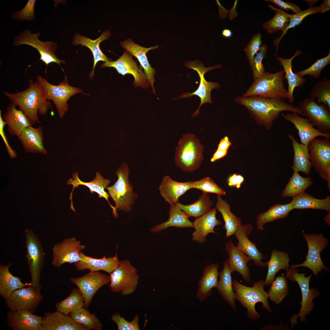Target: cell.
<instances>
[{"label":"cell","mask_w":330,"mask_h":330,"mask_svg":"<svg viewBox=\"0 0 330 330\" xmlns=\"http://www.w3.org/2000/svg\"><path fill=\"white\" fill-rule=\"evenodd\" d=\"M2 111L0 110V135L5 143L7 152L11 158H13L16 156V151L13 149L9 145L5 135L4 131V127L6 123L3 120L2 116Z\"/></svg>","instance_id":"cell-57"},{"label":"cell","mask_w":330,"mask_h":330,"mask_svg":"<svg viewBox=\"0 0 330 330\" xmlns=\"http://www.w3.org/2000/svg\"><path fill=\"white\" fill-rule=\"evenodd\" d=\"M185 66L196 71L200 78L199 86L197 89L192 93L188 92L181 94L177 98H186L195 95L198 96L200 100V103L196 110L192 115V117L198 116L200 112L199 109L202 105L208 103L212 104L211 94L214 89H218L220 87V84L217 82H209L205 79L204 74L212 70L222 68L220 64H216L213 67H205L203 63L197 59L194 61H187L185 64Z\"/></svg>","instance_id":"cell-13"},{"label":"cell","mask_w":330,"mask_h":330,"mask_svg":"<svg viewBox=\"0 0 330 330\" xmlns=\"http://www.w3.org/2000/svg\"><path fill=\"white\" fill-rule=\"evenodd\" d=\"M270 285L268 293L269 298L276 305H278L288 294V278L286 275L278 276Z\"/></svg>","instance_id":"cell-48"},{"label":"cell","mask_w":330,"mask_h":330,"mask_svg":"<svg viewBox=\"0 0 330 330\" xmlns=\"http://www.w3.org/2000/svg\"><path fill=\"white\" fill-rule=\"evenodd\" d=\"M192 188L199 189L203 193H214L220 196L225 195L226 193L222 188L218 186L209 177L193 182Z\"/></svg>","instance_id":"cell-52"},{"label":"cell","mask_w":330,"mask_h":330,"mask_svg":"<svg viewBox=\"0 0 330 330\" xmlns=\"http://www.w3.org/2000/svg\"><path fill=\"white\" fill-rule=\"evenodd\" d=\"M100 67L113 68L122 75H132L134 78L133 84L135 87L140 86L146 89L150 86L145 73L138 67L136 61L133 59L132 55L126 50L117 60L105 62Z\"/></svg>","instance_id":"cell-15"},{"label":"cell","mask_w":330,"mask_h":330,"mask_svg":"<svg viewBox=\"0 0 330 330\" xmlns=\"http://www.w3.org/2000/svg\"><path fill=\"white\" fill-rule=\"evenodd\" d=\"M12 264L10 262L6 265H0V294L6 299L16 290L32 285L31 282L23 283L20 278L10 273L9 269Z\"/></svg>","instance_id":"cell-36"},{"label":"cell","mask_w":330,"mask_h":330,"mask_svg":"<svg viewBox=\"0 0 330 330\" xmlns=\"http://www.w3.org/2000/svg\"><path fill=\"white\" fill-rule=\"evenodd\" d=\"M219 263H216L206 266L203 275L198 282L199 288L196 293V297L203 302L211 294V290L218 286V277L219 275L218 269Z\"/></svg>","instance_id":"cell-33"},{"label":"cell","mask_w":330,"mask_h":330,"mask_svg":"<svg viewBox=\"0 0 330 330\" xmlns=\"http://www.w3.org/2000/svg\"><path fill=\"white\" fill-rule=\"evenodd\" d=\"M130 174L128 165L123 163L117 169L115 174L118 176L117 181L112 186L107 187L109 196L115 202V207L117 211L129 212L132 209V206L138 198V195L133 192L134 187L130 181Z\"/></svg>","instance_id":"cell-6"},{"label":"cell","mask_w":330,"mask_h":330,"mask_svg":"<svg viewBox=\"0 0 330 330\" xmlns=\"http://www.w3.org/2000/svg\"><path fill=\"white\" fill-rule=\"evenodd\" d=\"M70 316L76 322L80 324L89 330H101L103 325L95 314H91L82 307L71 312Z\"/></svg>","instance_id":"cell-47"},{"label":"cell","mask_w":330,"mask_h":330,"mask_svg":"<svg viewBox=\"0 0 330 330\" xmlns=\"http://www.w3.org/2000/svg\"><path fill=\"white\" fill-rule=\"evenodd\" d=\"M40 34V32L32 34L31 31L24 30L15 38L13 46H17L25 44L36 49L40 56L39 61H42L46 65V73L48 65L52 63L58 64L61 68V64H64L65 61L60 60L57 57L55 52L57 45L53 41L43 42L39 40L38 38Z\"/></svg>","instance_id":"cell-11"},{"label":"cell","mask_w":330,"mask_h":330,"mask_svg":"<svg viewBox=\"0 0 330 330\" xmlns=\"http://www.w3.org/2000/svg\"><path fill=\"white\" fill-rule=\"evenodd\" d=\"M55 306L57 311L69 315L72 312L84 307V298L79 289L75 288L68 296L57 303Z\"/></svg>","instance_id":"cell-45"},{"label":"cell","mask_w":330,"mask_h":330,"mask_svg":"<svg viewBox=\"0 0 330 330\" xmlns=\"http://www.w3.org/2000/svg\"><path fill=\"white\" fill-rule=\"evenodd\" d=\"M284 119L290 122L296 129L301 142L308 146L309 143L317 137L322 136L330 139V133H323L314 127L308 118L300 116L296 113H282Z\"/></svg>","instance_id":"cell-21"},{"label":"cell","mask_w":330,"mask_h":330,"mask_svg":"<svg viewBox=\"0 0 330 330\" xmlns=\"http://www.w3.org/2000/svg\"><path fill=\"white\" fill-rule=\"evenodd\" d=\"M308 149L312 167L325 180L330 190V140L315 138L308 144Z\"/></svg>","instance_id":"cell-14"},{"label":"cell","mask_w":330,"mask_h":330,"mask_svg":"<svg viewBox=\"0 0 330 330\" xmlns=\"http://www.w3.org/2000/svg\"><path fill=\"white\" fill-rule=\"evenodd\" d=\"M78 172H75L72 175V178L70 179L67 182L68 185H72L73 188L70 196L71 201V208H73L72 199V193L74 189L79 185H83L88 187L90 190V193H92L94 192L97 193L100 198L103 197L108 202L112 210V214L115 218L118 217L117 211L116 210L115 206H112L108 200L109 195L105 190L110 183V181L108 178H105L98 171L96 174V177L92 181L89 182H84L80 180L78 176Z\"/></svg>","instance_id":"cell-23"},{"label":"cell","mask_w":330,"mask_h":330,"mask_svg":"<svg viewBox=\"0 0 330 330\" xmlns=\"http://www.w3.org/2000/svg\"><path fill=\"white\" fill-rule=\"evenodd\" d=\"M2 118L7 125L9 134L20 136L28 127L32 126L30 122L24 112L18 110L11 103H9Z\"/></svg>","instance_id":"cell-32"},{"label":"cell","mask_w":330,"mask_h":330,"mask_svg":"<svg viewBox=\"0 0 330 330\" xmlns=\"http://www.w3.org/2000/svg\"><path fill=\"white\" fill-rule=\"evenodd\" d=\"M36 0H29L26 5L21 10L14 12L12 15V18L20 21L26 20H33L35 18L34 8Z\"/></svg>","instance_id":"cell-56"},{"label":"cell","mask_w":330,"mask_h":330,"mask_svg":"<svg viewBox=\"0 0 330 330\" xmlns=\"http://www.w3.org/2000/svg\"><path fill=\"white\" fill-rule=\"evenodd\" d=\"M25 237V255L31 273V286L36 291L40 292V277L44 264L45 253L43 244L38 236L30 229L24 230Z\"/></svg>","instance_id":"cell-8"},{"label":"cell","mask_w":330,"mask_h":330,"mask_svg":"<svg viewBox=\"0 0 330 330\" xmlns=\"http://www.w3.org/2000/svg\"><path fill=\"white\" fill-rule=\"evenodd\" d=\"M225 251L228 254L229 267L233 273L237 271L241 275L246 283L251 282V275L248 263L252 259L234 244L232 239L226 242Z\"/></svg>","instance_id":"cell-25"},{"label":"cell","mask_w":330,"mask_h":330,"mask_svg":"<svg viewBox=\"0 0 330 330\" xmlns=\"http://www.w3.org/2000/svg\"><path fill=\"white\" fill-rule=\"evenodd\" d=\"M139 319L138 316L136 315L132 321H128L119 313H116L112 315L111 320L116 324L118 330H140Z\"/></svg>","instance_id":"cell-54"},{"label":"cell","mask_w":330,"mask_h":330,"mask_svg":"<svg viewBox=\"0 0 330 330\" xmlns=\"http://www.w3.org/2000/svg\"><path fill=\"white\" fill-rule=\"evenodd\" d=\"M302 234L308 247L306 259L302 263L293 265L289 268L306 267L310 269L317 277L318 273L322 270L329 271V269L323 263L320 256L321 252L328 245V240L321 233L306 234L303 231Z\"/></svg>","instance_id":"cell-12"},{"label":"cell","mask_w":330,"mask_h":330,"mask_svg":"<svg viewBox=\"0 0 330 330\" xmlns=\"http://www.w3.org/2000/svg\"><path fill=\"white\" fill-rule=\"evenodd\" d=\"M290 260L288 253L276 249L271 252L269 260L266 262L268 269L264 280L265 286L270 285L275 279L276 274L281 270H288L289 268Z\"/></svg>","instance_id":"cell-39"},{"label":"cell","mask_w":330,"mask_h":330,"mask_svg":"<svg viewBox=\"0 0 330 330\" xmlns=\"http://www.w3.org/2000/svg\"><path fill=\"white\" fill-rule=\"evenodd\" d=\"M293 210L291 202L284 204H277L272 206L266 212L257 215L256 224L258 230H262L266 223L286 218Z\"/></svg>","instance_id":"cell-40"},{"label":"cell","mask_w":330,"mask_h":330,"mask_svg":"<svg viewBox=\"0 0 330 330\" xmlns=\"http://www.w3.org/2000/svg\"><path fill=\"white\" fill-rule=\"evenodd\" d=\"M244 180V177L241 175L234 174L228 178V185L229 186H235L239 189L240 187Z\"/></svg>","instance_id":"cell-59"},{"label":"cell","mask_w":330,"mask_h":330,"mask_svg":"<svg viewBox=\"0 0 330 330\" xmlns=\"http://www.w3.org/2000/svg\"><path fill=\"white\" fill-rule=\"evenodd\" d=\"M176 204L189 217L196 218L210 211L214 203L208 194L203 193L196 202L191 204L185 205L178 201Z\"/></svg>","instance_id":"cell-43"},{"label":"cell","mask_w":330,"mask_h":330,"mask_svg":"<svg viewBox=\"0 0 330 330\" xmlns=\"http://www.w3.org/2000/svg\"><path fill=\"white\" fill-rule=\"evenodd\" d=\"M235 101L243 105L254 115L258 121L267 129L277 119L280 113L289 111L304 116L298 107L286 102L283 99H270L258 96L238 97Z\"/></svg>","instance_id":"cell-1"},{"label":"cell","mask_w":330,"mask_h":330,"mask_svg":"<svg viewBox=\"0 0 330 330\" xmlns=\"http://www.w3.org/2000/svg\"><path fill=\"white\" fill-rule=\"evenodd\" d=\"M330 1L324 0L323 3L319 6L320 13H324L330 10Z\"/></svg>","instance_id":"cell-62"},{"label":"cell","mask_w":330,"mask_h":330,"mask_svg":"<svg viewBox=\"0 0 330 330\" xmlns=\"http://www.w3.org/2000/svg\"><path fill=\"white\" fill-rule=\"evenodd\" d=\"M284 74L283 70L274 73L265 72L254 80L252 84L242 96L288 99V90L284 82Z\"/></svg>","instance_id":"cell-5"},{"label":"cell","mask_w":330,"mask_h":330,"mask_svg":"<svg viewBox=\"0 0 330 330\" xmlns=\"http://www.w3.org/2000/svg\"><path fill=\"white\" fill-rule=\"evenodd\" d=\"M228 151H222L217 149L210 159L211 162L221 159L226 155Z\"/></svg>","instance_id":"cell-61"},{"label":"cell","mask_w":330,"mask_h":330,"mask_svg":"<svg viewBox=\"0 0 330 330\" xmlns=\"http://www.w3.org/2000/svg\"><path fill=\"white\" fill-rule=\"evenodd\" d=\"M17 138L20 141L26 152L47 154V151L43 145L44 138L42 127L35 128L32 126H29Z\"/></svg>","instance_id":"cell-31"},{"label":"cell","mask_w":330,"mask_h":330,"mask_svg":"<svg viewBox=\"0 0 330 330\" xmlns=\"http://www.w3.org/2000/svg\"><path fill=\"white\" fill-rule=\"evenodd\" d=\"M37 80L42 86L45 98L48 101H53L61 119L68 111L67 103L70 98L76 94L82 93L79 88L71 86L66 76L57 85L50 83L39 75H37Z\"/></svg>","instance_id":"cell-9"},{"label":"cell","mask_w":330,"mask_h":330,"mask_svg":"<svg viewBox=\"0 0 330 330\" xmlns=\"http://www.w3.org/2000/svg\"><path fill=\"white\" fill-rule=\"evenodd\" d=\"M262 34L261 33L253 35L244 50L245 52L249 63L250 65L256 54L259 51L262 46Z\"/></svg>","instance_id":"cell-55"},{"label":"cell","mask_w":330,"mask_h":330,"mask_svg":"<svg viewBox=\"0 0 330 330\" xmlns=\"http://www.w3.org/2000/svg\"><path fill=\"white\" fill-rule=\"evenodd\" d=\"M269 6L275 11V13L271 19L262 24L263 27L270 34L274 33L277 31L284 32L289 22L288 13L279 8H276L271 5H269Z\"/></svg>","instance_id":"cell-46"},{"label":"cell","mask_w":330,"mask_h":330,"mask_svg":"<svg viewBox=\"0 0 330 330\" xmlns=\"http://www.w3.org/2000/svg\"><path fill=\"white\" fill-rule=\"evenodd\" d=\"M227 259L224 263L223 270L219 273V280L216 288L222 297L232 307L236 309V299L232 284L231 273Z\"/></svg>","instance_id":"cell-38"},{"label":"cell","mask_w":330,"mask_h":330,"mask_svg":"<svg viewBox=\"0 0 330 330\" xmlns=\"http://www.w3.org/2000/svg\"><path fill=\"white\" fill-rule=\"evenodd\" d=\"M85 248L74 237L66 238L55 244L52 249V264L60 268L64 263L72 264L80 260L79 253Z\"/></svg>","instance_id":"cell-17"},{"label":"cell","mask_w":330,"mask_h":330,"mask_svg":"<svg viewBox=\"0 0 330 330\" xmlns=\"http://www.w3.org/2000/svg\"><path fill=\"white\" fill-rule=\"evenodd\" d=\"M330 63V52L329 50L328 54L326 56L317 60L308 68L295 73L302 77L306 75H309L317 79L320 77L322 71Z\"/></svg>","instance_id":"cell-51"},{"label":"cell","mask_w":330,"mask_h":330,"mask_svg":"<svg viewBox=\"0 0 330 330\" xmlns=\"http://www.w3.org/2000/svg\"><path fill=\"white\" fill-rule=\"evenodd\" d=\"M119 44L123 48L137 59L144 69L150 85L151 87L153 92L155 93L156 90L153 85L155 81L154 76L156 71L150 64L146 53L150 50L158 48V45L146 48L138 44H136L130 38H128L121 42Z\"/></svg>","instance_id":"cell-22"},{"label":"cell","mask_w":330,"mask_h":330,"mask_svg":"<svg viewBox=\"0 0 330 330\" xmlns=\"http://www.w3.org/2000/svg\"><path fill=\"white\" fill-rule=\"evenodd\" d=\"M170 206L168 211L169 219L151 228L150 230L152 232L157 233L171 227L179 228H193V222L188 218L190 217L189 216L176 204H173Z\"/></svg>","instance_id":"cell-35"},{"label":"cell","mask_w":330,"mask_h":330,"mask_svg":"<svg viewBox=\"0 0 330 330\" xmlns=\"http://www.w3.org/2000/svg\"><path fill=\"white\" fill-rule=\"evenodd\" d=\"M28 83V88L22 91L13 93L5 91L3 94L15 107H19L32 126L36 123H40L38 115H46L51 105L50 101L45 98L42 86L38 81L34 82L30 79Z\"/></svg>","instance_id":"cell-2"},{"label":"cell","mask_w":330,"mask_h":330,"mask_svg":"<svg viewBox=\"0 0 330 330\" xmlns=\"http://www.w3.org/2000/svg\"><path fill=\"white\" fill-rule=\"evenodd\" d=\"M291 202L293 209H313L330 212V196H329L324 199H320L313 197L304 192L293 197Z\"/></svg>","instance_id":"cell-41"},{"label":"cell","mask_w":330,"mask_h":330,"mask_svg":"<svg viewBox=\"0 0 330 330\" xmlns=\"http://www.w3.org/2000/svg\"><path fill=\"white\" fill-rule=\"evenodd\" d=\"M232 284L236 299L247 309V316L251 320L255 321L260 317L255 308L258 302H261L264 309L272 313L268 302V293L264 290V280L254 282L252 287L242 284L236 280L232 281Z\"/></svg>","instance_id":"cell-3"},{"label":"cell","mask_w":330,"mask_h":330,"mask_svg":"<svg viewBox=\"0 0 330 330\" xmlns=\"http://www.w3.org/2000/svg\"><path fill=\"white\" fill-rule=\"evenodd\" d=\"M291 140L294 152L293 165L291 166L294 172H302L309 175L312 167L310 159L309 153L307 146L299 143L294 136L288 135Z\"/></svg>","instance_id":"cell-37"},{"label":"cell","mask_w":330,"mask_h":330,"mask_svg":"<svg viewBox=\"0 0 330 330\" xmlns=\"http://www.w3.org/2000/svg\"><path fill=\"white\" fill-rule=\"evenodd\" d=\"M268 48L267 45L264 44L262 45L259 51L254 57L250 65L254 80L266 72L262 64V61L266 56Z\"/></svg>","instance_id":"cell-53"},{"label":"cell","mask_w":330,"mask_h":330,"mask_svg":"<svg viewBox=\"0 0 330 330\" xmlns=\"http://www.w3.org/2000/svg\"><path fill=\"white\" fill-rule=\"evenodd\" d=\"M302 53V51L297 50L295 54L291 58L284 59L277 57V58L284 68L285 73L284 79H286L288 84L287 90L288 95L289 102L293 103L294 101L293 92L295 87L301 86L304 85L307 80L303 77L300 76L294 73L292 70V63L293 60L296 57Z\"/></svg>","instance_id":"cell-34"},{"label":"cell","mask_w":330,"mask_h":330,"mask_svg":"<svg viewBox=\"0 0 330 330\" xmlns=\"http://www.w3.org/2000/svg\"><path fill=\"white\" fill-rule=\"evenodd\" d=\"M318 13H320L319 6H312L310 7L307 9L305 11H302L297 13L292 14L288 13L289 18V22L286 29L284 32H282L280 37L276 39L273 41L274 46L276 47V49L275 56H277V52L278 50L280 43L288 29L294 28L296 26L299 25L303 19L308 16Z\"/></svg>","instance_id":"cell-50"},{"label":"cell","mask_w":330,"mask_h":330,"mask_svg":"<svg viewBox=\"0 0 330 330\" xmlns=\"http://www.w3.org/2000/svg\"><path fill=\"white\" fill-rule=\"evenodd\" d=\"M231 145V143L229 141L228 138L227 136H225L221 140L217 149L222 151H228Z\"/></svg>","instance_id":"cell-60"},{"label":"cell","mask_w":330,"mask_h":330,"mask_svg":"<svg viewBox=\"0 0 330 330\" xmlns=\"http://www.w3.org/2000/svg\"><path fill=\"white\" fill-rule=\"evenodd\" d=\"M70 280L75 284L82 293L84 298V306L88 307L97 291L110 282V277L98 271H90L82 277H72Z\"/></svg>","instance_id":"cell-19"},{"label":"cell","mask_w":330,"mask_h":330,"mask_svg":"<svg viewBox=\"0 0 330 330\" xmlns=\"http://www.w3.org/2000/svg\"><path fill=\"white\" fill-rule=\"evenodd\" d=\"M204 148L199 139L193 134H184L176 147L174 161L176 165L185 172L198 169L203 160Z\"/></svg>","instance_id":"cell-4"},{"label":"cell","mask_w":330,"mask_h":330,"mask_svg":"<svg viewBox=\"0 0 330 330\" xmlns=\"http://www.w3.org/2000/svg\"><path fill=\"white\" fill-rule=\"evenodd\" d=\"M80 261L75 263V266L78 271L89 269L91 271L103 270L110 273L115 270L120 262L116 253L114 257L96 258L86 256L82 252L79 253Z\"/></svg>","instance_id":"cell-27"},{"label":"cell","mask_w":330,"mask_h":330,"mask_svg":"<svg viewBox=\"0 0 330 330\" xmlns=\"http://www.w3.org/2000/svg\"><path fill=\"white\" fill-rule=\"evenodd\" d=\"M193 183V181L178 182L167 175L163 177L158 189L165 201L171 205L176 204L180 196L192 188Z\"/></svg>","instance_id":"cell-29"},{"label":"cell","mask_w":330,"mask_h":330,"mask_svg":"<svg viewBox=\"0 0 330 330\" xmlns=\"http://www.w3.org/2000/svg\"><path fill=\"white\" fill-rule=\"evenodd\" d=\"M111 35L109 29L105 31L97 38L92 40L79 34H76L73 36L72 42L73 45H80L85 46L90 50L94 57V65L93 69L90 74V77L92 78L94 75V69L97 64L99 61L106 62L110 61L103 53L100 47V44L102 41L108 39Z\"/></svg>","instance_id":"cell-30"},{"label":"cell","mask_w":330,"mask_h":330,"mask_svg":"<svg viewBox=\"0 0 330 330\" xmlns=\"http://www.w3.org/2000/svg\"><path fill=\"white\" fill-rule=\"evenodd\" d=\"M43 299L40 292L30 286L15 291L5 302L10 310H26L33 313Z\"/></svg>","instance_id":"cell-18"},{"label":"cell","mask_w":330,"mask_h":330,"mask_svg":"<svg viewBox=\"0 0 330 330\" xmlns=\"http://www.w3.org/2000/svg\"><path fill=\"white\" fill-rule=\"evenodd\" d=\"M297 268H289L287 270L286 276L289 280L295 283L297 282L300 288L302 295L301 302V307L298 314H294L290 318L289 321L292 327L296 325L299 318L301 322H307L306 317L312 312L314 306L313 300L320 295V292L317 289L312 288L310 289V282L312 275L306 277L304 273H299Z\"/></svg>","instance_id":"cell-7"},{"label":"cell","mask_w":330,"mask_h":330,"mask_svg":"<svg viewBox=\"0 0 330 330\" xmlns=\"http://www.w3.org/2000/svg\"><path fill=\"white\" fill-rule=\"evenodd\" d=\"M313 184L310 177L304 178L298 172H294L282 192L281 196L283 198L295 196L304 192Z\"/></svg>","instance_id":"cell-44"},{"label":"cell","mask_w":330,"mask_h":330,"mask_svg":"<svg viewBox=\"0 0 330 330\" xmlns=\"http://www.w3.org/2000/svg\"><path fill=\"white\" fill-rule=\"evenodd\" d=\"M310 99L317 104L322 103L327 105L330 109V79L324 77L321 81L316 82L310 94Z\"/></svg>","instance_id":"cell-49"},{"label":"cell","mask_w":330,"mask_h":330,"mask_svg":"<svg viewBox=\"0 0 330 330\" xmlns=\"http://www.w3.org/2000/svg\"><path fill=\"white\" fill-rule=\"evenodd\" d=\"M9 327L15 330H40L42 317L26 310H9L7 317Z\"/></svg>","instance_id":"cell-26"},{"label":"cell","mask_w":330,"mask_h":330,"mask_svg":"<svg viewBox=\"0 0 330 330\" xmlns=\"http://www.w3.org/2000/svg\"><path fill=\"white\" fill-rule=\"evenodd\" d=\"M253 229L251 224L240 225L234 234L238 240L236 246L253 260L254 265L260 267H265L267 266V263L262 261L264 258L262 253L258 249L255 243L251 241L248 237Z\"/></svg>","instance_id":"cell-20"},{"label":"cell","mask_w":330,"mask_h":330,"mask_svg":"<svg viewBox=\"0 0 330 330\" xmlns=\"http://www.w3.org/2000/svg\"><path fill=\"white\" fill-rule=\"evenodd\" d=\"M40 330H89L76 322L70 315L57 311L47 312L42 317Z\"/></svg>","instance_id":"cell-24"},{"label":"cell","mask_w":330,"mask_h":330,"mask_svg":"<svg viewBox=\"0 0 330 330\" xmlns=\"http://www.w3.org/2000/svg\"><path fill=\"white\" fill-rule=\"evenodd\" d=\"M264 1L271 2L278 6L279 8L288 11L292 10L295 13H297L302 11L300 8L296 5L290 2H286L281 0H265Z\"/></svg>","instance_id":"cell-58"},{"label":"cell","mask_w":330,"mask_h":330,"mask_svg":"<svg viewBox=\"0 0 330 330\" xmlns=\"http://www.w3.org/2000/svg\"><path fill=\"white\" fill-rule=\"evenodd\" d=\"M217 210L216 207L214 208L207 213L195 218L193 222L195 229L192 234L193 241L199 244L204 243L206 241V237L208 234H217L214 231V228L217 226L222 225V223L216 218Z\"/></svg>","instance_id":"cell-28"},{"label":"cell","mask_w":330,"mask_h":330,"mask_svg":"<svg viewBox=\"0 0 330 330\" xmlns=\"http://www.w3.org/2000/svg\"><path fill=\"white\" fill-rule=\"evenodd\" d=\"M222 36L226 38H231L233 35L232 31L228 29H224L222 31Z\"/></svg>","instance_id":"cell-63"},{"label":"cell","mask_w":330,"mask_h":330,"mask_svg":"<svg viewBox=\"0 0 330 330\" xmlns=\"http://www.w3.org/2000/svg\"><path fill=\"white\" fill-rule=\"evenodd\" d=\"M298 107L317 129L323 133H330V109L327 105L306 98L299 102Z\"/></svg>","instance_id":"cell-16"},{"label":"cell","mask_w":330,"mask_h":330,"mask_svg":"<svg viewBox=\"0 0 330 330\" xmlns=\"http://www.w3.org/2000/svg\"><path fill=\"white\" fill-rule=\"evenodd\" d=\"M215 207L221 214L224 220L226 237L228 238L234 235L238 227L241 225V219L231 212L229 204L220 195L217 196Z\"/></svg>","instance_id":"cell-42"},{"label":"cell","mask_w":330,"mask_h":330,"mask_svg":"<svg viewBox=\"0 0 330 330\" xmlns=\"http://www.w3.org/2000/svg\"><path fill=\"white\" fill-rule=\"evenodd\" d=\"M110 276L109 287L112 292L121 293L125 296L135 291L139 276L136 268L128 260L121 261L117 268L110 273Z\"/></svg>","instance_id":"cell-10"}]
</instances>
